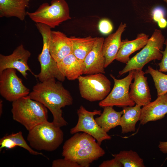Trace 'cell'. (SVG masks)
Masks as SVG:
<instances>
[{
	"label": "cell",
	"instance_id": "1",
	"mask_svg": "<svg viewBox=\"0 0 167 167\" xmlns=\"http://www.w3.org/2000/svg\"><path fill=\"white\" fill-rule=\"evenodd\" d=\"M60 82L52 78L38 82L33 87L29 96L48 108L52 114L53 123L61 127L68 124L62 117V108L71 105L73 99Z\"/></svg>",
	"mask_w": 167,
	"mask_h": 167
},
{
	"label": "cell",
	"instance_id": "2",
	"mask_svg": "<svg viewBox=\"0 0 167 167\" xmlns=\"http://www.w3.org/2000/svg\"><path fill=\"white\" fill-rule=\"evenodd\" d=\"M92 136L86 133H76L64 143L62 155L64 158L88 167L105 154V150Z\"/></svg>",
	"mask_w": 167,
	"mask_h": 167
},
{
	"label": "cell",
	"instance_id": "3",
	"mask_svg": "<svg viewBox=\"0 0 167 167\" xmlns=\"http://www.w3.org/2000/svg\"><path fill=\"white\" fill-rule=\"evenodd\" d=\"M11 112L13 119L28 131L48 121L47 108L39 102L31 99L29 95L12 102Z\"/></svg>",
	"mask_w": 167,
	"mask_h": 167
},
{
	"label": "cell",
	"instance_id": "4",
	"mask_svg": "<svg viewBox=\"0 0 167 167\" xmlns=\"http://www.w3.org/2000/svg\"><path fill=\"white\" fill-rule=\"evenodd\" d=\"M64 134L61 127L48 121L29 131L27 138L32 149L48 152L55 150L62 144Z\"/></svg>",
	"mask_w": 167,
	"mask_h": 167
},
{
	"label": "cell",
	"instance_id": "5",
	"mask_svg": "<svg viewBox=\"0 0 167 167\" xmlns=\"http://www.w3.org/2000/svg\"><path fill=\"white\" fill-rule=\"evenodd\" d=\"M165 39L161 31L155 29L146 45L130 59L123 69L119 72L120 75L133 70L142 69L144 66L153 60H161Z\"/></svg>",
	"mask_w": 167,
	"mask_h": 167
},
{
	"label": "cell",
	"instance_id": "6",
	"mask_svg": "<svg viewBox=\"0 0 167 167\" xmlns=\"http://www.w3.org/2000/svg\"><path fill=\"white\" fill-rule=\"evenodd\" d=\"M27 15L36 23L44 24L51 28L71 19L69 6L65 0H52L50 5L43 3L35 11L27 12Z\"/></svg>",
	"mask_w": 167,
	"mask_h": 167
},
{
	"label": "cell",
	"instance_id": "7",
	"mask_svg": "<svg viewBox=\"0 0 167 167\" xmlns=\"http://www.w3.org/2000/svg\"><path fill=\"white\" fill-rule=\"evenodd\" d=\"M36 26L41 35L43 46L42 51L38 57L41 71L39 74L36 75L35 77L41 82L52 78L63 82L65 77L60 71L57 62L52 57L49 51V42L51 28L39 23H36Z\"/></svg>",
	"mask_w": 167,
	"mask_h": 167
},
{
	"label": "cell",
	"instance_id": "8",
	"mask_svg": "<svg viewBox=\"0 0 167 167\" xmlns=\"http://www.w3.org/2000/svg\"><path fill=\"white\" fill-rule=\"evenodd\" d=\"M78 79L81 96L90 101L103 100L110 91L111 82L104 74L81 75Z\"/></svg>",
	"mask_w": 167,
	"mask_h": 167
},
{
	"label": "cell",
	"instance_id": "9",
	"mask_svg": "<svg viewBox=\"0 0 167 167\" xmlns=\"http://www.w3.org/2000/svg\"><path fill=\"white\" fill-rule=\"evenodd\" d=\"M135 71L133 70L129 71L126 77L121 79H117L110 74L114 82L113 88L108 95L99 102V105L103 108L107 106L123 108L134 106L135 103L129 97V89Z\"/></svg>",
	"mask_w": 167,
	"mask_h": 167
},
{
	"label": "cell",
	"instance_id": "10",
	"mask_svg": "<svg viewBox=\"0 0 167 167\" xmlns=\"http://www.w3.org/2000/svg\"><path fill=\"white\" fill-rule=\"evenodd\" d=\"M101 113L100 110L95 109L90 111L83 105L80 106L77 110L78 117L77 123L70 129L71 134H74L79 132L86 133L94 138L100 145L104 140L111 139V136L99 126L94 118L95 115H100Z\"/></svg>",
	"mask_w": 167,
	"mask_h": 167
},
{
	"label": "cell",
	"instance_id": "11",
	"mask_svg": "<svg viewBox=\"0 0 167 167\" xmlns=\"http://www.w3.org/2000/svg\"><path fill=\"white\" fill-rule=\"evenodd\" d=\"M29 93V89L17 75L16 69H7L0 73V94L6 100L13 102Z\"/></svg>",
	"mask_w": 167,
	"mask_h": 167
},
{
	"label": "cell",
	"instance_id": "12",
	"mask_svg": "<svg viewBox=\"0 0 167 167\" xmlns=\"http://www.w3.org/2000/svg\"><path fill=\"white\" fill-rule=\"evenodd\" d=\"M31 55L30 52L21 44L18 46L12 53L8 55L0 54V73L8 68H13L19 72L25 78H27L28 71L36 76L28 64Z\"/></svg>",
	"mask_w": 167,
	"mask_h": 167
},
{
	"label": "cell",
	"instance_id": "13",
	"mask_svg": "<svg viewBox=\"0 0 167 167\" xmlns=\"http://www.w3.org/2000/svg\"><path fill=\"white\" fill-rule=\"evenodd\" d=\"M145 72L142 69L136 70L134 82L130 86L129 95L136 105L145 106L151 102V96Z\"/></svg>",
	"mask_w": 167,
	"mask_h": 167
},
{
	"label": "cell",
	"instance_id": "14",
	"mask_svg": "<svg viewBox=\"0 0 167 167\" xmlns=\"http://www.w3.org/2000/svg\"><path fill=\"white\" fill-rule=\"evenodd\" d=\"M104 40L103 37L97 38L94 46L84 61V74L105 73V58L102 50Z\"/></svg>",
	"mask_w": 167,
	"mask_h": 167
},
{
	"label": "cell",
	"instance_id": "15",
	"mask_svg": "<svg viewBox=\"0 0 167 167\" xmlns=\"http://www.w3.org/2000/svg\"><path fill=\"white\" fill-rule=\"evenodd\" d=\"M167 114V93L158 96L154 101L151 102L141 109L139 119L142 125L151 121L163 118Z\"/></svg>",
	"mask_w": 167,
	"mask_h": 167
},
{
	"label": "cell",
	"instance_id": "16",
	"mask_svg": "<svg viewBox=\"0 0 167 167\" xmlns=\"http://www.w3.org/2000/svg\"><path fill=\"white\" fill-rule=\"evenodd\" d=\"M50 53L57 62L72 53L70 37L59 31H51L49 42Z\"/></svg>",
	"mask_w": 167,
	"mask_h": 167
},
{
	"label": "cell",
	"instance_id": "17",
	"mask_svg": "<svg viewBox=\"0 0 167 167\" xmlns=\"http://www.w3.org/2000/svg\"><path fill=\"white\" fill-rule=\"evenodd\" d=\"M126 26L125 23H121L115 32L110 34L104 39L102 50L105 58V68L116 59L122 43L121 36Z\"/></svg>",
	"mask_w": 167,
	"mask_h": 167
},
{
	"label": "cell",
	"instance_id": "18",
	"mask_svg": "<svg viewBox=\"0 0 167 167\" xmlns=\"http://www.w3.org/2000/svg\"><path fill=\"white\" fill-rule=\"evenodd\" d=\"M58 69L64 76L69 80L78 79L83 74V62L72 53L57 62Z\"/></svg>",
	"mask_w": 167,
	"mask_h": 167
},
{
	"label": "cell",
	"instance_id": "19",
	"mask_svg": "<svg viewBox=\"0 0 167 167\" xmlns=\"http://www.w3.org/2000/svg\"><path fill=\"white\" fill-rule=\"evenodd\" d=\"M148 36L144 33H140L138 34L136 38L134 40L126 39L122 41L116 59L126 64L130 59V55L143 48L148 43Z\"/></svg>",
	"mask_w": 167,
	"mask_h": 167
},
{
	"label": "cell",
	"instance_id": "20",
	"mask_svg": "<svg viewBox=\"0 0 167 167\" xmlns=\"http://www.w3.org/2000/svg\"><path fill=\"white\" fill-rule=\"evenodd\" d=\"M29 2L30 0H0V17H15L24 20Z\"/></svg>",
	"mask_w": 167,
	"mask_h": 167
},
{
	"label": "cell",
	"instance_id": "21",
	"mask_svg": "<svg viewBox=\"0 0 167 167\" xmlns=\"http://www.w3.org/2000/svg\"><path fill=\"white\" fill-rule=\"evenodd\" d=\"M123 111H115L112 106L104 107L100 116L95 118L97 124L105 132L108 133L111 129L120 125Z\"/></svg>",
	"mask_w": 167,
	"mask_h": 167
},
{
	"label": "cell",
	"instance_id": "22",
	"mask_svg": "<svg viewBox=\"0 0 167 167\" xmlns=\"http://www.w3.org/2000/svg\"><path fill=\"white\" fill-rule=\"evenodd\" d=\"M141 109L140 106L136 104L135 106L123 108V113L119 125L121 127L122 134L135 131V125L139 121Z\"/></svg>",
	"mask_w": 167,
	"mask_h": 167
},
{
	"label": "cell",
	"instance_id": "23",
	"mask_svg": "<svg viewBox=\"0 0 167 167\" xmlns=\"http://www.w3.org/2000/svg\"><path fill=\"white\" fill-rule=\"evenodd\" d=\"M17 146L25 149L33 155H41L44 156L42 153L35 151L27 144L23 137L21 131L6 135L0 139V151L3 148L11 149Z\"/></svg>",
	"mask_w": 167,
	"mask_h": 167
},
{
	"label": "cell",
	"instance_id": "24",
	"mask_svg": "<svg viewBox=\"0 0 167 167\" xmlns=\"http://www.w3.org/2000/svg\"><path fill=\"white\" fill-rule=\"evenodd\" d=\"M72 53L83 62L88 54L94 46L97 37L89 36L85 38L71 36Z\"/></svg>",
	"mask_w": 167,
	"mask_h": 167
},
{
	"label": "cell",
	"instance_id": "25",
	"mask_svg": "<svg viewBox=\"0 0 167 167\" xmlns=\"http://www.w3.org/2000/svg\"><path fill=\"white\" fill-rule=\"evenodd\" d=\"M112 155L121 163L124 167H145L143 159L137 152L132 150L120 151Z\"/></svg>",
	"mask_w": 167,
	"mask_h": 167
},
{
	"label": "cell",
	"instance_id": "26",
	"mask_svg": "<svg viewBox=\"0 0 167 167\" xmlns=\"http://www.w3.org/2000/svg\"><path fill=\"white\" fill-rule=\"evenodd\" d=\"M145 73L149 74L152 77L157 90V96L167 93V75L154 69L150 66H148Z\"/></svg>",
	"mask_w": 167,
	"mask_h": 167
},
{
	"label": "cell",
	"instance_id": "27",
	"mask_svg": "<svg viewBox=\"0 0 167 167\" xmlns=\"http://www.w3.org/2000/svg\"><path fill=\"white\" fill-rule=\"evenodd\" d=\"M165 11L161 7H155L152 11V19L155 21L157 23L160 28H165L167 26V20L165 18Z\"/></svg>",
	"mask_w": 167,
	"mask_h": 167
},
{
	"label": "cell",
	"instance_id": "28",
	"mask_svg": "<svg viewBox=\"0 0 167 167\" xmlns=\"http://www.w3.org/2000/svg\"><path fill=\"white\" fill-rule=\"evenodd\" d=\"M98 29L101 34L107 35L112 32L113 26L112 23L109 19L105 18L103 19L98 23Z\"/></svg>",
	"mask_w": 167,
	"mask_h": 167
},
{
	"label": "cell",
	"instance_id": "29",
	"mask_svg": "<svg viewBox=\"0 0 167 167\" xmlns=\"http://www.w3.org/2000/svg\"><path fill=\"white\" fill-rule=\"evenodd\" d=\"M52 167H81L77 163L65 158L54 160L52 163Z\"/></svg>",
	"mask_w": 167,
	"mask_h": 167
},
{
	"label": "cell",
	"instance_id": "30",
	"mask_svg": "<svg viewBox=\"0 0 167 167\" xmlns=\"http://www.w3.org/2000/svg\"><path fill=\"white\" fill-rule=\"evenodd\" d=\"M164 44L165 45V48L164 51H161L162 57L161 62L158 65L159 66V71L167 72V38L165 40Z\"/></svg>",
	"mask_w": 167,
	"mask_h": 167
},
{
	"label": "cell",
	"instance_id": "31",
	"mask_svg": "<svg viewBox=\"0 0 167 167\" xmlns=\"http://www.w3.org/2000/svg\"><path fill=\"white\" fill-rule=\"evenodd\" d=\"M99 167H122L121 163L116 158H114L110 160L105 161L103 162L99 166Z\"/></svg>",
	"mask_w": 167,
	"mask_h": 167
},
{
	"label": "cell",
	"instance_id": "32",
	"mask_svg": "<svg viewBox=\"0 0 167 167\" xmlns=\"http://www.w3.org/2000/svg\"><path fill=\"white\" fill-rule=\"evenodd\" d=\"M158 147L161 152L167 154V141H160Z\"/></svg>",
	"mask_w": 167,
	"mask_h": 167
},
{
	"label": "cell",
	"instance_id": "33",
	"mask_svg": "<svg viewBox=\"0 0 167 167\" xmlns=\"http://www.w3.org/2000/svg\"><path fill=\"white\" fill-rule=\"evenodd\" d=\"M2 101L0 100V116L2 113Z\"/></svg>",
	"mask_w": 167,
	"mask_h": 167
},
{
	"label": "cell",
	"instance_id": "34",
	"mask_svg": "<svg viewBox=\"0 0 167 167\" xmlns=\"http://www.w3.org/2000/svg\"><path fill=\"white\" fill-rule=\"evenodd\" d=\"M163 1L165 2H166V3H167V0H163Z\"/></svg>",
	"mask_w": 167,
	"mask_h": 167
}]
</instances>
